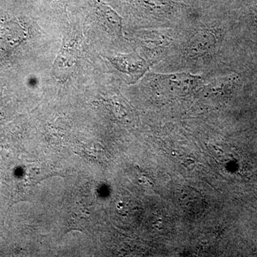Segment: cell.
Here are the masks:
<instances>
[{
  "label": "cell",
  "instance_id": "obj_3",
  "mask_svg": "<svg viewBox=\"0 0 257 257\" xmlns=\"http://www.w3.org/2000/svg\"><path fill=\"white\" fill-rule=\"evenodd\" d=\"M106 58L115 69L133 82L141 78L150 67L148 62L137 53L119 54Z\"/></svg>",
  "mask_w": 257,
  "mask_h": 257
},
{
  "label": "cell",
  "instance_id": "obj_1",
  "mask_svg": "<svg viewBox=\"0 0 257 257\" xmlns=\"http://www.w3.org/2000/svg\"><path fill=\"white\" fill-rule=\"evenodd\" d=\"M130 13L151 23L175 25L189 13L190 8L172 0H117Z\"/></svg>",
  "mask_w": 257,
  "mask_h": 257
},
{
  "label": "cell",
  "instance_id": "obj_4",
  "mask_svg": "<svg viewBox=\"0 0 257 257\" xmlns=\"http://www.w3.org/2000/svg\"><path fill=\"white\" fill-rule=\"evenodd\" d=\"M96 18L111 35L117 37L123 36L122 18L112 8L103 0H89Z\"/></svg>",
  "mask_w": 257,
  "mask_h": 257
},
{
  "label": "cell",
  "instance_id": "obj_5",
  "mask_svg": "<svg viewBox=\"0 0 257 257\" xmlns=\"http://www.w3.org/2000/svg\"><path fill=\"white\" fill-rule=\"evenodd\" d=\"M76 43L74 40H64L54 64V72L60 78L68 77L77 64L78 49Z\"/></svg>",
  "mask_w": 257,
  "mask_h": 257
},
{
  "label": "cell",
  "instance_id": "obj_6",
  "mask_svg": "<svg viewBox=\"0 0 257 257\" xmlns=\"http://www.w3.org/2000/svg\"><path fill=\"white\" fill-rule=\"evenodd\" d=\"M2 23L0 25V51L8 52L18 46L24 40L23 28L13 20Z\"/></svg>",
  "mask_w": 257,
  "mask_h": 257
},
{
  "label": "cell",
  "instance_id": "obj_2",
  "mask_svg": "<svg viewBox=\"0 0 257 257\" xmlns=\"http://www.w3.org/2000/svg\"><path fill=\"white\" fill-rule=\"evenodd\" d=\"M220 32L219 27L204 25L189 32L180 44L178 52L181 60L195 64L209 59L219 51Z\"/></svg>",
  "mask_w": 257,
  "mask_h": 257
}]
</instances>
